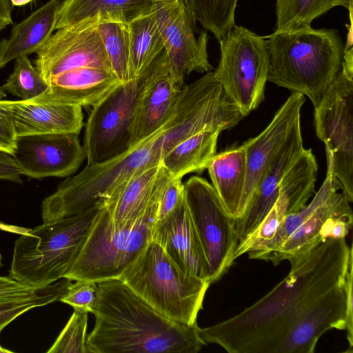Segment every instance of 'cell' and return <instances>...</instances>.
I'll return each instance as SVG.
<instances>
[{"mask_svg": "<svg viewBox=\"0 0 353 353\" xmlns=\"http://www.w3.org/2000/svg\"><path fill=\"white\" fill-rule=\"evenodd\" d=\"M54 1L55 5L58 8V11L61 8V7L68 1V0H52Z\"/></svg>", "mask_w": 353, "mask_h": 353, "instance_id": "obj_45", "label": "cell"}, {"mask_svg": "<svg viewBox=\"0 0 353 353\" xmlns=\"http://www.w3.org/2000/svg\"><path fill=\"white\" fill-rule=\"evenodd\" d=\"M17 135L12 116L0 103V150L12 154L16 148Z\"/></svg>", "mask_w": 353, "mask_h": 353, "instance_id": "obj_38", "label": "cell"}, {"mask_svg": "<svg viewBox=\"0 0 353 353\" xmlns=\"http://www.w3.org/2000/svg\"><path fill=\"white\" fill-rule=\"evenodd\" d=\"M2 88L23 101L32 100L46 91L48 83L32 64L28 56L15 60L12 72Z\"/></svg>", "mask_w": 353, "mask_h": 353, "instance_id": "obj_32", "label": "cell"}, {"mask_svg": "<svg viewBox=\"0 0 353 353\" xmlns=\"http://www.w3.org/2000/svg\"><path fill=\"white\" fill-rule=\"evenodd\" d=\"M74 281L59 301L70 305L74 310L93 313L98 301L97 283L86 280Z\"/></svg>", "mask_w": 353, "mask_h": 353, "instance_id": "obj_35", "label": "cell"}, {"mask_svg": "<svg viewBox=\"0 0 353 353\" xmlns=\"http://www.w3.org/2000/svg\"><path fill=\"white\" fill-rule=\"evenodd\" d=\"M353 54L344 52L338 75L314 106L317 137L332 158L333 172L350 203L353 201Z\"/></svg>", "mask_w": 353, "mask_h": 353, "instance_id": "obj_7", "label": "cell"}, {"mask_svg": "<svg viewBox=\"0 0 353 353\" xmlns=\"http://www.w3.org/2000/svg\"><path fill=\"white\" fill-rule=\"evenodd\" d=\"M12 156L22 175L33 179L68 176L86 158L79 134L74 133L17 137Z\"/></svg>", "mask_w": 353, "mask_h": 353, "instance_id": "obj_13", "label": "cell"}, {"mask_svg": "<svg viewBox=\"0 0 353 353\" xmlns=\"http://www.w3.org/2000/svg\"><path fill=\"white\" fill-rule=\"evenodd\" d=\"M265 38L268 81L307 96L316 106L342 66L345 45L339 31L310 27Z\"/></svg>", "mask_w": 353, "mask_h": 353, "instance_id": "obj_3", "label": "cell"}, {"mask_svg": "<svg viewBox=\"0 0 353 353\" xmlns=\"http://www.w3.org/2000/svg\"><path fill=\"white\" fill-rule=\"evenodd\" d=\"M219 42L221 59L214 74L245 117L265 98L269 71L266 39L236 25Z\"/></svg>", "mask_w": 353, "mask_h": 353, "instance_id": "obj_8", "label": "cell"}, {"mask_svg": "<svg viewBox=\"0 0 353 353\" xmlns=\"http://www.w3.org/2000/svg\"><path fill=\"white\" fill-rule=\"evenodd\" d=\"M339 191L321 203L279 248L263 260L277 265L305 254L327 238H337L341 233L343 221L353 218L345 192Z\"/></svg>", "mask_w": 353, "mask_h": 353, "instance_id": "obj_16", "label": "cell"}, {"mask_svg": "<svg viewBox=\"0 0 353 353\" xmlns=\"http://www.w3.org/2000/svg\"><path fill=\"white\" fill-rule=\"evenodd\" d=\"M130 79L144 72L165 50L153 12L128 24Z\"/></svg>", "mask_w": 353, "mask_h": 353, "instance_id": "obj_27", "label": "cell"}, {"mask_svg": "<svg viewBox=\"0 0 353 353\" xmlns=\"http://www.w3.org/2000/svg\"><path fill=\"white\" fill-rule=\"evenodd\" d=\"M10 113L17 137L52 134H79L83 126L82 107L36 101H2Z\"/></svg>", "mask_w": 353, "mask_h": 353, "instance_id": "obj_21", "label": "cell"}, {"mask_svg": "<svg viewBox=\"0 0 353 353\" xmlns=\"http://www.w3.org/2000/svg\"><path fill=\"white\" fill-rule=\"evenodd\" d=\"M97 29L113 73L122 83L130 81L128 24L102 20Z\"/></svg>", "mask_w": 353, "mask_h": 353, "instance_id": "obj_30", "label": "cell"}, {"mask_svg": "<svg viewBox=\"0 0 353 353\" xmlns=\"http://www.w3.org/2000/svg\"><path fill=\"white\" fill-rule=\"evenodd\" d=\"M303 150L299 120L265 172L245 212L236 220L239 243L248 237L263 221L279 195L283 175Z\"/></svg>", "mask_w": 353, "mask_h": 353, "instance_id": "obj_19", "label": "cell"}, {"mask_svg": "<svg viewBox=\"0 0 353 353\" xmlns=\"http://www.w3.org/2000/svg\"><path fill=\"white\" fill-rule=\"evenodd\" d=\"M353 256L345 238H327L290 260L288 276L239 314L199 329L201 339L229 353H278L302 313L346 278Z\"/></svg>", "mask_w": 353, "mask_h": 353, "instance_id": "obj_1", "label": "cell"}, {"mask_svg": "<svg viewBox=\"0 0 353 353\" xmlns=\"http://www.w3.org/2000/svg\"><path fill=\"white\" fill-rule=\"evenodd\" d=\"M32 1V0H10L12 5L14 6H23L31 2Z\"/></svg>", "mask_w": 353, "mask_h": 353, "instance_id": "obj_44", "label": "cell"}, {"mask_svg": "<svg viewBox=\"0 0 353 353\" xmlns=\"http://www.w3.org/2000/svg\"><path fill=\"white\" fill-rule=\"evenodd\" d=\"M305 100L303 94L292 92L276 112L268 125L259 135L241 145L246 156V179L238 219L245 212L279 150L296 123L301 120V110Z\"/></svg>", "mask_w": 353, "mask_h": 353, "instance_id": "obj_15", "label": "cell"}, {"mask_svg": "<svg viewBox=\"0 0 353 353\" xmlns=\"http://www.w3.org/2000/svg\"><path fill=\"white\" fill-rule=\"evenodd\" d=\"M184 196L183 183L180 178L170 176L165 183L159 199L157 221L172 212Z\"/></svg>", "mask_w": 353, "mask_h": 353, "instance_id": "obj_37", "label": "cell"}, {"mask_svg": "<svg viewBox=\"0 0 353 353\" xmlns=\"http://www.w3.org/2000/svg\"><path fill=\"white\" fill-rule=\"evenodd\" d=\"M88 312L74 310L48 353H87Z\"/></svg>", "mask_w": 353, "mask_h": 353, "instance_id": "obj_34", "label": "cell"}, {"mask_svg": "<svg viewBox=\"0 0 353 353\" xmlns=\"http://www.w3.org/2000/svg\"><path fill=\"white\" fill-rule=\"evenodd\" d=\"M193 18L219 41L235 26L238 0H179Z\"/></svg>", "mask_w": 353, "mask_h": 353, "instance_id": "obj_29", "label": "cell"}, {"mask_svg": "<svg viewBox=\"0 0 353 353\" xmlns=\"http://www.w3.org/2000/svg\"><path fill=\"white\" fill-rule=\"evenodd\" d=\"M6 97V93L5 90L2 88V87H0V100L3 99Z\"/></svg>", "mask_w": 353, "mask_h": 353, "instance_id": "obj_46", "label": "cell"}, {"mask_svg": "<svg viewBox=\"0 0 353 353\" xmlns=\"http://www.w3.org/2000/svg\"><path fill=\"white\" fill-rule=\"evenodd\" d=\"M152 240L162 247L183 272L210 282L208 264L185 195L172 212L156 221Z\"/></svg>", "mask_w": 353, "mask_h": 353, "instance_id": "obj_17", "label": "cell"}, {"mask_svg": "<svg viewBox=\"0 0 353 353\" xmlns=\"http://www.w3.org/2000/svg\"><path fill=\"white\" fill-rule=\"evenodd\" d=\"M7 352H12V351H10V350H6L4 349L3 347H1V345H0V353H7Z\"/></svg>", "mask_w": 353, "mask_h": 353, "instance_id": "obj_47", "label": "cell"}, {"mask_svg": "<svg viewBox=\"0 0 353 353\" xmlns=\"http://www.w3.org/2000/svg\"><path fill=\"white\" fill-rule=\"evenodd\" d=\"M0 230L21 235L27 233L30 229L20 226L9 225L0 221Z\"/></svg>", "mask_w": 353, "mask_h": 353, "instance_id": "obj_42", "label": "cell"}, {"mask_svg": "<svg viewBox=\"0 0 353 353\" xmlns=\"http://www.w3.org/2000/svg\"><path fill=\"white\" fill-rule=\"evenodd\" d=\"M42 288H32L10 276H0V305L29 299Z\"/></svg>", "mask_w": 353, "mask_h": 353, "instance_id": "obj_36", "label": "cell"}, {"mask_svg": "<svg viewBox=\"0 0 353 353\" xmlns=\"http://www.w3.org/2000/svg\"><path fill=\"white\" fill-rule=\"evenodd\" d=\"M345 279L310 305L290 330L278 353H313L320 337L330 329L345 330Z\"/></svg>", "mask_w": 353, "mask_h": 353, "instance_id": "obj_18", "label": "cell"}, {"mask_svg": "<svg viewBox=\"0 0 353 353\" xmlns=\"http://www.w3.org/2000/svg\"><path fill=\"white\" fill-rule=\"evenodd\" d=\"M21 176L12 154L0 150V179L22 183Z\"/></svg>", "mask_w": 353, "mask_h": 353, "instance_id": "obj_40", "label": "cell"}, {"mask_svg": "<svg viewBox=\"0 0 353 353\" xmlns=\"http://www.w3.org/2000/svg\"><path fill=\"white\" fill-rule=\"evenodd\" d=\"M102 20L107 19L97 15L57 29L37 52L34 67L48 83L52 76L79 67L112 72L97 29Z\"/></svg>", "mask_w": 353, "mask_h": 353, "instance_id": "obj_12", "label": "cell"}, {"mask_svg": "<svg viewBox=\"0 0 353 353\" xmlns=\"http://www.w3.org/2000/svg\"><path fill=\"white\" fill-rule=\"evenodd\" d=\"M10 0H0V31L12 24Z\"/></svg>", "mask_w": 353, "mask_h": 353, "instance_id": "obj_41", "label": "cell"}, {"mask_svg": "<svg viewBox=\"0 0 353 353\" xmlns=\"http://www.w3.org/2000/svg\"><path fill=\"white\" fill-rule=\"evenodd\" d=\"M183 191L212 283L226 273L234 261L239 243L236 220L228 213L212 185L205 179L191 176L183 183Z\"/></svg>", "mask_w": 353, "mask_h": 353, "instance_id": "obj_9", "label": "cell"}, {"mask_svg": "<svg viewBox=\"0 0 353 353\" xmlns=\"http://www.w3.org/2000/svg\"><path fill=\"white\" fill-rule=\"evenodd\" d=\"M170 177L162 167L152 197L132 225L115 228L105 206L64 279L99 283L119 279L152 241L161 192Z\"/></svg>", "mask_w": 353, "mask_h": 353, "instance_id": "obj_5", "label": "cell"}, {"mask_svg": "<svg viewBox=\"0 0 353 353\" xmlns=\"http://www.w3.org/2000/svg\"><path fill=\"white\" fill-rule=\"evenodd\" d=\"M140 79L141 87L131 128L130 148L165 124L184 86L174 74L165 50Z\"/></svg>", "mask_w": 353, "mask_h": 353, "instance_id": "obj_14", "label": "cell"}, {"mask_svg": "<svg viewBox=\"0 0 353 353\" xmlns=\"http://www.w3.org/2000/svg\"><path fill=\"white\" fill-rule=\"evenodd\" d=\"M221 132L219 129L205 130L187 137L164 156L161 165L173 178L203 172L216 154Z\"/></svg>", "mask_w": 353, "mask_h": 353, "instance_id": "obj_26", "label": "cell"}, {"mask_svg": "<svg viewBox=\"0 0 353 353\" xmlns=\"http://www.w3.org/2000/svg\"><path fill=\"white\" fill-rule=\"evenodd\" d=\"M171 69L181 83L193 72L212 71L207 50L209 37L179 0H157L153 11Z\"/></svg>", "mask_w": 353, "mask_h": 353, "instance_id": "obj_11", "label": "cell"}, {"mask_svg": "<svg viewBox=\"0 0 353 353\" xmlns=\"http://www.w3.org/2000/svg\"><path fill=\"white\" fill-rule=\"evenodd\" d=\"M353 256L349 263L348 270L345 278L346 290V312H345V331L349 343L350 352H352L353 347Z\"/></svg>", "mask_w": 353, "mask_h": 353, "instance_id": "obj_39", "label": "cell"}, {"mask_svg": "<svg viewBox=\"0 0 353 353\" xmlns=\"http://www.w3.org/2000/svg\"><path fill=\"white\" fill-rule=\"evenodd\" d=\"M327 159V172L325 180L314 197L309 204H306L296 212L286 216L279 228L259 250L248 253L249 259L263 260L265 256L279 248L284 241L300 226L314 211L334 192L343 190L339 181L333 172V163L330 152L325 149Z\"/></svg>", "mask_w": 353, "mask_h": 353, "instance_id": "obj_28", "label": "cell"}, {"mask_svg": "<svg viewBox=\"0 0 353 353\" xmlns=\"http://www.w3.org/2000/svg\"><path fill=\"white\" fill-rule=\"evenodd\" d=\"M352 1L353 0H334V6H341L347 9L349 12H353Z\"/></svg>", "mask_w": 353, "mask_h": 353, "instance_id": "obj_43", "label": "cell"}, {"mask_svg": "<svg viewBox=\"0 0 353 353\" xmlns=\"http://www.w3.org/2000/svg\"><path fill=\"white\" fill-rule=\"evenodd\" d=\"M1 259H2V258H1V253H0V268H1Z\"/></svg>", "mask_w": 353, "mask_h": 353, "instance_id": "obj_48", "label": "cell"}, {"mask_svg": "<svg viewBox=\"0 0 353 353\" xmlns=\"http://www.w3.org/2000/svg\"><path fill=\"white\" fill-rule=\"evenodd\" d=\"M161 165L133 175L105 202L115 228L134 224L142 216L154 192Z\"/></svg>", "mask_w": 353, "mask_h": 353, "instance_id": "obj_23", "label": "cell"}, {"mask_svg": "<svg viewBox=\"0 0 353 353\" xmlns=\"http://www.w3.org/2000/svg\"><path fill=\"white\" fill-rule=\"evenodd\" d=\"M71 283L70 280L63 279L43 288L29 299L0 305V334L10 323L27 311L59 301Z\"/></svg>", "mask_w": 353, "mask_h": 353, "instance_id": "obj_33", "label": "cell"}, {"mask_svg": "<svg viewBox=\"0 0 353 353\" xmlns=\"http://www.w3.org/2000/svg\"><path fill=\"white\" fill-rule=\"evenodd\" d=\"M121 83L110 70L79 67L52 76L46 91L32 101L92 108Z\"/></svg>", "mask_w": 353, "mask_h": 353, "instance_id": "obj_20", "label": "cell"}, {"mask_svg": "<svg viewBox=\"0 0 353 353\" xmlns=\"http://www.w3.org/2000/svg\"><path fill=\"white\" fill-rule=\"evenodd\" d=\"M94 327L87 353H196L205 345L197 323L161 314L119 279L97 283Z\"/></svg>", "mask_w": 353, "mask_h": 353, "instance_id": "obj_2", "label": "cell"}, {"mask_svg": "<svg viewBox=\"0 0 353 353\" xmlns=\"http://www.w3.org/2000/svg\"><path fill=\"white\" fill-rule=\"evenodd\" d=\"M104 206L99 203L21 234L14 243L9 276L32 288L64 279Z\"/></svg>", "mask_w": 353, "mask_h": 353, "instance_id": "obj_4", "label": "cell"}, {"mask_svg": "<svg viewBox=\"0 0 353 353\" xmlns=\"http://www.w3.org/2000/svg\"><path fill=\"white\" fill-rule=\"evenodd\" d=\"M58 8L50 0L12 29L0 41V70L10 61L38 52L54 30Z\"/></svg>", "mask_w": 353, "mask_h": 353, "instance_id": "obj_22", "label": "cell"}, {"mask_svg": "<svg viewBox=\"0 0 353 353\" xmlns=\"http://www.w3.org/2000/svg\"><path fill=\"white\" fill-rule=\"evenodd\" d=\"M119 279L161 314L186 325L196 323L210 285L183 272L153 240Z\"/></svg>", "mask_w": 353, "mask_h": 353, "instance_id": "obj_6", "label": "cell"}, {"mask_svg": "<svg viewBox=\"0 0 353 353\" xmlns=\"http://www.w3.org/2000/svg\"><path fill=\"white\" fill-rule=\"evenodd\" d=\"M206 169L223 207L236 220L246 179L245 150L241 145L215 154Z\"/></svg>", "mask_w": 353, "mask_h": 353, "instance_id": "obj_25", "label": "cell"}, {"mask_svg": "<svg viewBox=\"0 0 353 353\" xmlns=\"http://www.w3.org/2000/svg\"><path fill=\"white\" fill-rule=\"evenodd\" d=\"M334 7V0H276L274 32L311 27L312 21Z\"/></svg>", "mask_w": 353, "mask_h": 353, "instance_id": "obj_31", "label": "cell"}, {"mask_svg": "<svg viewBox=\"0 0 353 353\" xmlns=\"http://www.w3.org/2000/svg\"><path fill=\"white\" fill-rule=\"evenodd\" d=\"M157 0H68L58 11L54 30L101 15L129 24L153 12Z\"/></svg>", "mask_w": 353, "mask_h": 353, "instance_id": "obj_24", "label": "cell"}, {"mask_svg": "<svg viewBox=\"0 0 353 353\" xmlns=\"http://www.w3.org/2000/svg\"><path fill=\"white\" fill-rule=\"evenodd\" d=\"M141 87L140 77L121 83L92 107L83 137L87 165L103 163L130 148L131 128Z\"/></svg>", "mask_w": 353, "mask_h": 353, "instance_id": "obj_10", "label": "cell"}]
</instances>
